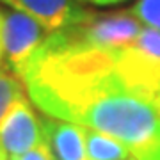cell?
<instances>
[{
  "label": "cell",
  "instance_id": "1",
  "mask_svg": "<svg viewBox=\"0 0 160 160\" xmlns=\"http://www.w3.org/2000/svg\"><path fill=\"white\" fill-rule=\"evenodd\" d=\"M45 116L107 133L137 160H160V57L137 46L66 45L48 36L23 78Z\"/></svg>",
  "mask_w": 160,
  "mask_h": 160
},
{
  "label": "cell",
  "instance_id": "2",
  "mask_svg": "<svg viewBox=\"0 0 160 160\" xmlns=\"http://www.w3.org/2000/svg\"><path fill=\"white\" fill-rule=\"evenodd\" d=\"M142 27L144 25L135 16H132L130 11L92 12L82 9L75 20L50 36L66 45L119 48L132 45Z\"/></svg>",
  "mask_w": 160,
  "mask_h": 160
},
{
  "label": "cell",
  "instance_id": "3",
  "mask_svg": "<svg viewBox=\"0 0 160 160\" xmlns=\"http://www.w3.org/2000/svg\"><path fill=\"white\" fill-rule=\"evenodd\" d=\"M34 18L14 9H4V57L18 78H25L36 53L48 38Z\"/></svg>",
  "mask_w": 160,
  "mask_h": 160
},
{
  "label": "cell",
  "instance_id": "4",
  "mask_svg": "<svg viewBox=\"0 0 160 160\" xmlns=\"http://www.w3.org/2000/svg\"><path fill=\"white\" fill-rule=\"evenodd\" d=\"M45 141L41 119L36 116L29 96L18 100L0 121V146L9 157L18 158Z\"/></svg>",
  "mask_w": 160,
  "mask_h": 160
},
{
  "label": "cell",
  "instance_id": "5",
  "mask_svg": "<svg viewBox=\"0 0 160 160\" xmlns=\"http://www.w3.org/2000/svg\"><path fill=\"white\" fill-rule=\"evenodd\" d=\"M14 11L25 12L34 18L41 27L52 34L66 27L82 12L80 0H0Z\"/></svg>",
  "mask_w": 160,
  "mask_h": 160
},
{
  "label": "cell",
  "instance_id": "6",
  "mask_svg": "<svg viewBox=\"0 0 160 160\" xmlns=\"http://www.w3.org/2000/svg\"><path fill=\"white\" fill-rule=\"evenodd\" d=\"M45 141L57 160H89L86 148V126L45 116L41 119Z\"/></svg>",
  "mask_w": 160,
  "mask_h": 160
},
{
  "label": "cell",
  "instance_id": "7",
  "mask_svg": "<svg viewBox=\"0 0 160 160\" xmlns=\"http://www.w3.org/2000/svg\"><path fill=\"white\" fill-rule=\"evenodd\" d=\"M86 148L89 160H126L132 157L118 139L91 128H86Z\"/></svg>",
  "mask_w": 160,
  "mask_h": 160
},
{
  "label": "cell",
  "instance_id": "8",
  "mask_svg": "<svg viewBox=\"0 0 160 160\" xmlns=\"http://www.w3.org/2000/svg\"><path fill=\"white\" fill-rule=\"evenodd\" d=\"M25 92L27 89L23 80L18 78L6 64L0 62V121L18 100L27 96Z\"/></svg>",
  "mask_w": 160,
  "mask_h": 160
},
{
  "label": "cell",
  "instance_id": "9",
  "mask_svg": "<svg viewBox=\"0 0 160 160\" xmlns=\"http://www.w3.org/2000/svg\"><path fill=\"white\" fill-rule=\"evenodd\" d=\"M130 14L137 18L144 27L160 30V0H137L132 6Z\"/></svg>",
  "mask_w": 160,
  "mask_h": 160
},
{
  "label": "cell",
  "instance_id": "10",
  "mask_svg": "<svg viewBox=\"0 0 160 160\" xmlns=\"http://www.w3.org/2000/svg\"><path fill=\"white\" fill-rule=\"evenodd\" d=\"M11 158H12V157H11ZM16 160H57V158H55V155H53L52 148L48 146V142L43 141L41 144H38L36 148H32L30 151H27L25 155L18 157Z\"/></svg>",
  "mask_w": 160,
  "mask_h": 160
},
{
  "label": "cell",
  "instance_id": "11",
  "mask_svg": "<svg viewBox=\"0 0 160 160\" xmlns=\"http://www.w3.org/2000/svg\"><path fill=\"white\" fill-rule=\"evenodd\" d=\"M4 57V9H0V62Z\"/></svg>",
  "mask_w": 160,
  "mask_h": 160
},
{
  "label": "cell",
  "instance_id": "12",
  "mask_svg": "<svg viewBox=\"0 0 160 160\" xmlns=\"http://www.w3.org/2000/svg\"><path fill=\"white\" fill-rule=\"evenodd\" d=\"M80 2H87V4H94V6H116L125 0H80Z\"/></svg>",
  "mask_w": 160,
  "mask_h": 160
},
{
  "label": "cell",
  "instance_id": "13",
  "mask_svg": "<svg viewBox=\"0 0 160 160\" xmlns=\"http://www.w3.org/2000/svg\"><path fill=\"white\" fill-rule=\"evenodd\" d=\"M153 107H155V110H157V114H158V118H160V92L153 98Z\"/></svg>",
  "mask_w": 160,
  "mask_h": 160
},
{
  "label": "cell",
  "instance_id": "14",
  "mask_svg": "<svg viewBox=\"0 0 160 160\" xmlns=\"http://www.w3.org/2000/svg\"><path fill=\"white\" fill-rule=\"evenodd\" d=\"M0 160H7V153L2 149V146H0Z\"/></svg>",
  "mask_w": 160,
  "mask_h": 160
},
{
  "label": "cell",
  "instance_id": "15",
  "mask_svg": "<svg viewBox=\"0 0 160 160\" xmlns=\"http://www.w3.org/2000/svg\"><path fill=\"white\" fill-rule=\"evenodd\" d=\"M126 160H137V158H133V157H130V158H126Z\"/></svg>",
  "mask_w": 160,
  "mask_h": 160
},
{
  "label": "cell",
  "instance_id": "16",
  "mask_svg": "<svg viewBox=\"0 0 160 160\" xmlns=\"http://www.w3.org/2000/svg\"><path fill=\"white\" fill-rule=\"evenodd\" d=\"M9 160H16V158H11V157H9Z\"/></svg>",
  "mask_w": 160,
  "mask_h": 160
}]
</instances>
